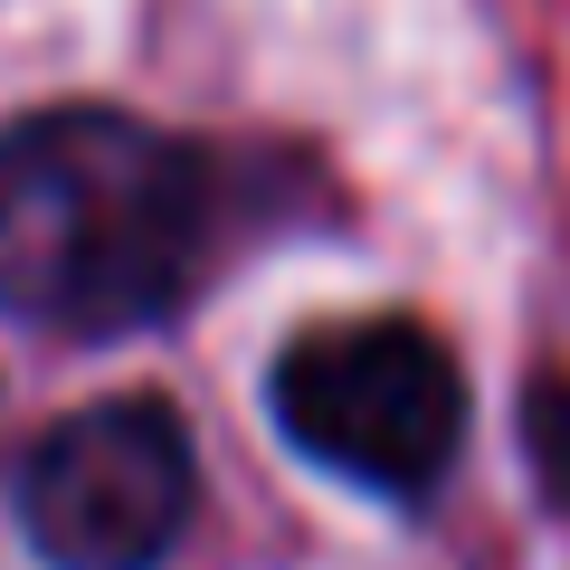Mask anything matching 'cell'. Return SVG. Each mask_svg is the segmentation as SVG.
I'll list each match as a JSON object with an SVG mask.
<instances>
[{
    "label": "cell",
    "instance_id": "obj_1",
    "mask_svg": "<svg viewBox=\"0 0 570 570\" xmlns=\"http://www.w3.org/2000/svg\"><path fill=\"white\" fill-rule=\"evenodd\" d=\"M219 238L200 142L115 105H58L0 134V305L48 333L163 324Z\"/></svg>",
    "mask_w": 570,
    "mask_h": 570
},
{
    "label": "cell",
    "instance_id": "obj_2",
    "mask_svg": "<svg viewBox=\"0 0 570 570\" xmlns=\"http://www.w3.org/2000/svg\"><path fill=\"white\" fill-rule=\"evenodd\" d=\"M285 438L362 494H428L466 448V381L448 343L409 314H352L314 324L276 362Z\"/></svg>",
    "mask_w": 570,
    "mask_h": 570
},
{
    "label": "cell",
    "instance_id": "obj_3",
    "mask_svg": "<svg viewBox=\"0 0 570 570\" xmlns=\"http://www.w3.org/2000/svg\"><path fill=\"white\" fill-rule=\"evenodd\" d=\"M190 438L163 400L67 409L20 466V523L48 570H153L190 523Z\"/></svg>",
    "mask_w": 570,
    "mask_h": 570
},
{
    "label": "cell",
    "instance_id": "obj_4",
    "mask_svg": "<svg viewBox=\"0 0 570 570\" xmlns=\"http://www.w3.org/2000/svg\"><path fill=\"white\" fill-rule=\"evenodd\" d=\"M523 448H532L542 494H551V504H570V381H561V371L532 381V400H523Z\"/></svg>",
    "mask_w": 570,
    "mask_h": 570
}]
</instances>
